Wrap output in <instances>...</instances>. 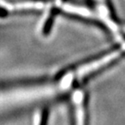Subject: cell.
Here are the masks:
<instances>
[{
  "instance_id": "cell-4",
  "label": "cell",
  "mask_w": 125,
  "mask_h": 125,
  "mask_svg": "<svg viewBox=\"0 0 125 125\" xmlns=\"http://www.w3.org/2000/svg\"><path fill=\"white\" fill-rule=\"evenodd\" d=\"M73 99H74L75 103H76V104H79V103H81V101H82V99H83L82 92H80V91L75 92L74 95H73Z\"/></svg>"
},
{
  "instance_id": "cell-5",
  "label": "cell",
  "mask_w": 125,
  "mask_h": 125,
  "mask_svg": "<svg viewBox=\"0 0 125 125\" xmlns=\"http://www.w3.org/2000/svg\"><path fill=\"white\" fill-rule=\"evenodd\" d=\"M71 78H72L71 75H67V76H65V77L63 78V80H62V87H64V88L68 87L70 84V82H71Z\"/></svg>"
},
{
  "instance_id": "cell-2",
  "label": "cell",
  "mask_w": 125,
  "mask_h": 125,
  "mask_svg": "<svg viewBox=\"0 0 125 125\" xmlns=\"http://www.w3.org/2000/svg\"><path fill=\"white\" fill-rule=\"evenodd\" d=\"M62 10H65L66 12H69V13L83 16V17H86V18L91 17L92 15L91 11H90L88 9L83 7H79V6L71 5V4H63L62 5Z\"/></svg>"
},
{
  "instance_id": "cell-3",
  "label": "cell",
  "mask_w": 125,
  "mask_h": 125,
  "mask_svg": "<svg viewBox=\"0 0 125 125\" xmlns=\"http://www.w3.org/2000/svg\"><path fill=\"white\" fill-rule=\"evenodd\" d=\"M43 7V4L40 2H22L18 3L14 5H10L9 4H6V8L9 10L18 9V10H23V9H41Z\"/></svg>"
},
{
  "instance_id": "cell-1",
  "label": "cell",
  "mask_w": 125,
  "mask_h": 125,
  "mask_svg": "<svg viewBox=\"0 0 125 125\" xmlns=\"http://www.w3.org/2000/svg\"><path fill=\"white\" fill-rule=\"evenodd\" d=\"M120 55L119 51H114L112 53H109L105 57H102L99 60H96L94 61L91 63H89V64H85L84 66L81 67L78 70V75L79 76H84L85 74H88L90 72H92L94 70H97L100 67L104 66V64L109 62L110 61L114 60L115 58H116L118 56Z\"/></svg>"
}]
</instances>
